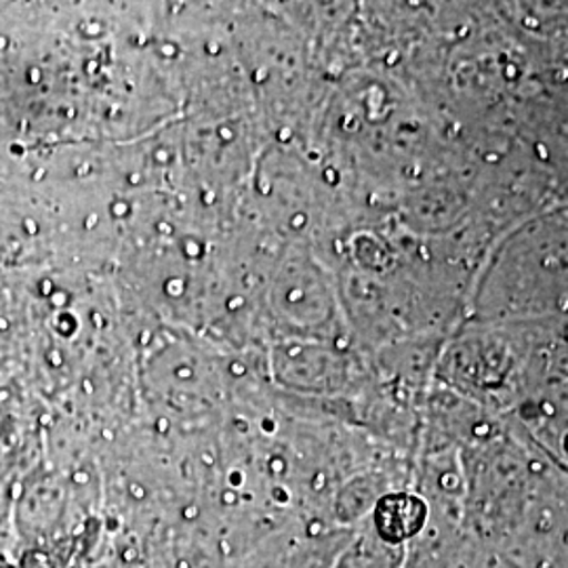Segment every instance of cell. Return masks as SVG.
<instances>
[{
    "mask_svg": "<svg viewBox=\"0 0 568 568\" xmlns=\"http://www.w3.org/2000/svg\"><path fill=\"white\" fill-rule=\"evenodd\" d=\"M21 476L11 455H0V549L11 551V518Z\"/></svg>",
    "mask_w": 568,
    "mask_h": 568,
    "instance_id": "2",
    "label": "cell"
},
{
    "mask_svg": "<svg viewBox=\"0 0 568 568\" xmlns=\"http://www.w3.org/2000/svg\"><path fill=\"white\" fill-rule=\"evenodd\" d=\"M422 520L424 514L419 504L408 495H387L373 514L375 530L387 544H400L415 535L422 527Z\"/></svg>",
    "mask_w": 568,
    "mask_h": 568,
    "instance_id": "1",
    "label": "cell"
}]
</instances>
